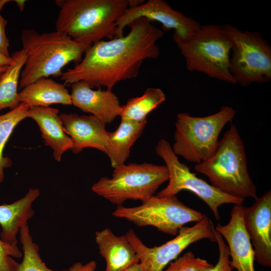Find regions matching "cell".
<instances>
[{
	"label": "cell",
	"instance_id": "obj_15",
	"mask_svg": "<svg viewBox=\"0 0 271 271\" xmlns=\"http://www.w3.org/2000/svg\"><path fill=\"white\" fill-rule=\"evenodd\" d=\"M64 129L72 140V151L78 154L85 148L96 149L105 154L108 146L109 131L105 124L93 115L61 113Z\"/></svg>",
	"mask_w": 271,
	"mask_h": 271
},
{
	"label": "cell",
	"instance_id": "obj_11",
	"mask_svg": "<svg viewBox=\"0 0 271 271\" xmlns=\"http://www.w3.org/2000/svg\"><path fill=\"white\" fill-rule=\"evenodd\" d=\"M215 230L211 220L206 216L192 226H183L174 238L160 246H146L131 229L125 234L145 271H163L191 244L202 239L216 242Z\"/></svg>",
	"mask_w": 271,
	"mask_h": 271
},
{
	"label": "cell",
	"instance_id": "obj_6",
	"mask_svg": "<svg viewBox=\"0 0 271 271\" xmlns=\"http://www.w3.org/2000/svg\"><path fill=\"white\" fill-rule=\"evenodd\" d=\"M235 113L236 110L228 106L203 117L192 116L187 112L178 113L172 147L174 153L196 164L207 160L216 151L220 132Z\"/></svg>",
	"mask_w": 271,
	"mask_h": 271
},
{
	"label": "cell",
	"instance_id": "obj_19",
	"mask_svg": "<svg viewBox=\"0 0 271 271\" xmlns=\"http://www.w3.org/2000/svg\"><path fill=\"white\" fill-rule=\"evenodd\" d=\"M18 100L29 107L72 104L70 94L64 85L49 78H41L22 88L18 92Z\"/></svg>",
	"mask_w": 271,
	"mask_h": 271
},
{
	"label": "cell",
	"instance_id": "obj_5",
	"mask_svg": "<svg viewBox=\"0 0 271 271\" xmlns=\"http://www.w3.org/2000/svg\"><path fill=\"white\" fill-rule=\"evenodd\" d=\"M172 38L184 58L189 71L236 84L229 71L232 42L223 26L201 25L186 38L174 33Z\"/></svg>",
	"mask_w": 271,
	"mask_h": 271
},
{
	"label": "cell",
	"instance_id": "obj_17",
	"mask_svg": "<svg viewBox=\"0 0 271 271\" xmlns=\"http://www.w3.org/2000/svg\"><path fill=\"white\" fill-rule=\"evenodd\" d=\"M95 241L106 262L105 271H125L139 262L137 251L125 234L117 236L106 228L95 232Z\"/></svg>",
	"mask_w": 271,
	"mask_h": 271
},
{
	"label": "cell",
	"instance_id": "obj_10",
	"mask_svg": "<svg viewBox=\"0 0 271 271\" xmlns=\"http://www.w3.org/2000/svg\"><path fill=\"white\" fill-rule=\"evenodd\" d=\"M155 150L157 154L164 161L169 174L167 186L159 192L157 196L171 197L177 196L183 190H189L209 207L215 219L218 221L220 219L218 212L219 206L227 203L242 204L244 199L224 194L198 178L186 165L179 161L171 145L165 140H160Z\"/></svg>",
	"mask_w": 271,
	"mask_h": 271
},
{
	"label": "cell",
	"instance_id": "obj_24",
	"mask_svg": "<svg viewBox=\"0 0 271 271\" xmlns=\"http://www.w3.org/2000/svg\"><path fill=\"white\" fill-rule=\"evenodd\" d=\"M22 244L23 260L19 263L17 271H66L57 270L47 266L41 258L38 245L33 241L28 225L22 227L19 232Z\"/></svg>",
	"mask_w": 271,
	"mask_h": 271
},
{
	"label": "cell",
	"instance_id": "obj_8",
	"mask_svg": "<svg viewBox=\"0 0 271 271\" xmlns=\"http://www.w3.org/2000/svg\"><path fill=\"white\" fill-rule=\"evenodd\" d=\"M223 27L232 42L229 71L236 83L246 87L271 79V47L256 31H242L229 24Z\"/></svg>",
	"mask_w": 271,
	"mask_h": 271
},
{
	"label": "cell",
	"instance_id": "obj_31",
	"mask_svg": "<svg viewBox=\"0 0 271 271\" xmlns=\"http://www.w3.org/2000/svg\"><path fill=\"white\" fill-rule=\"evenodd\" d=\"M125 271H145L141 264L139 263H135L128 268H127Z\"/></svg>",
	"mask_w": 271,
	"mask_h": 271
},
{
	"label": "cell",
	"instance_id": "obj_14",
	"mask_svg": "<svg viewBox=\"0 0 271 271\" xmlns=\"http://www.w3.org/2000/svg\"><path fill=\"white\" fill-rule=\"evenodd\" d=\"M243 207L241 204L235 205L229 222L224 225L218 224L215 229L228 243L233 268L237 271H255V253L244 225Z\"/></svg>",
	"mask_w": 271,
	"mask_h": 271
},
{
	"label": "cell",
	"instance_id": "obj_2",
	"mask_svg": "<svg viewBox=\"0 0 271 271\" xmlns=\"http://www.w3.org/2000/svg\"><path fill=\"white\" fill-rule=\"evenodd\" d=\"M60 10L56 31L89 47L116 38V22L129 6V0L56 1Z\"/></svg>",
	"mask_w": 271,
	"mask_h": 271
},
{
	"label": "cell",
	"instance_id": "obj_34",
	"mask_svg": "<svg viewBox=\"0 0 271 271\" xmlns=\"http://www.w3.org/2000/svg\"></svg>",
	"mask_w": 271,
	"mask_h": 271
},
{
	"label": "cell",
	"instance_id": "obj_27",
	"mask_svg": "<svg viewBox=\"0 0 271 271\" xmlns=\"http://www.w3.org/2000/svg\"><path fill=\"white\" fill-rule=\"evenodd\" d=\"M214 233L219 249L218 262L215 265H212L200 271H232L233 267L229 259L228 247L225 244L223 236L215 230Z\"/></svg>",
	"mask_w": 271,
	"mask_h": 271
},
{
	"label": "cell",
	"instance_id": "obj_29",
	"mask_svg": "<svg viewBox=\"0 0 271 271\" xmlns=\"http://www.w3.org/2000/svg\"><path fill=\"white\" fill-rule=\"evenodd\" d=\"M96 265V263L94 260L90 261L85 264H83L81 262H77L73 264L66 271H95Z\"/></svg>",
	"mask_w": 271,
	"mask_h": 271
},
{
	"label": "cell",
	"instance_id": "obj_1",
	"mask_svg": "<svg viewBox=\"0 0 271 271\" xmlns=\"http://www.w3.org/2000/svg\"><path fill=\"white\" fill-rule=\"evenodd\" d=\"M128 26L130 30L126 35L88 47L79 63L62 72L61 80L65 84L83 81L92 88L105 87L111 90L117 82L136 77L145 60L159 56L156 43L164 33L145 18Z\"/></svg>",
	"mask_w": 271,
	"mask_h": 271
},
{
	"label": "cell",
	"instance_id": "obj_3",
	"mask_svg": "<svg viewBox=\"0 0 271 271\" xmlns=\"http://www.w3.org/2000/svg\"><path fill=\"white\" fill-rule=\"evenodd\" d=\"M21 40L26 59L19 90L41 78L61 76L66 65L81 61L88 48L57 31L40 34L33 29H25Z\"/></svg>",
	"mask_w": 271,
	"mask_h": 271
},
{
	"label": "cell",
	"instance_id": "obj_4",
	"mask_svg": "<svg viewBox=\"0 0 271 271\" xmlns=\"http://www.w3.org/2000/svg\"><path fill=\"white\" fill-rule=\"evenodd\" d=\"M245 147L235 124L224 134L214 154L195 165V170L205 175L210 184L227 195L256 199L257 188L248 173Z\"/></svg>",
	"mask_w": 271,
	"mask_h": 271
},
{
	"label": "cell",
	"instance_id": "obj_21",
	"mask_svg": "<svg viewBox=\"0 0 271 271\" xmlns=\"http://www.w3.org/2000/svg\"><path fill=\"white\" fill-rule=\"evenodd\" d=\"M11 56L12 63L0 74V111L6 108L13 109L20 103L18 100L19 80L26 56L22 49Z\"/></svg>",
	"mask_w": 271,
	"mask_h": 271
},
{
	"label": "cell",
	"instance_id": "obj_32",
	"mask_svg": "<svg viewBox=\"0 0 271 271\" xmlns=\"http://www.w3.org/2000/svg\"><path fill=\"white\" fill-rule=\"evenodd\" d=\"M14 2L17 4L19 10L22 12L24 10L26 1L25 0H15Z\"/></svg>",
	"mask_w": 271,
	"mask_h": 271
},
{
	"label": "cell",
	"instance_id": "obj_23",
	"mask_svg": "<svg viewBox=\"0 0 271 271\" xmlns=\"http://www.w3.org/2000/svg\"><path fill=\"white\" fill-rule=\"evenodd\" d=\"M29 108L27 104L20 103L16 108L0 115V183L4 180V168L11 164L10 159L3 156L4 148L15 126L27 117Z\"/></svg>",
	"mask_w": 271,
	"mask_h": 271
},
{
	"label": "cell",
	"instance_id": "obj_28",
	"mask_svg": "<svg viewBox=\"0 0 271 271\" xmlns=\"http://www.w3.org/2000/svg\"><path fill=\"white\" fill-rule=\"evenodd\" d=\"M0 9V51L8 57H11L9 53V41L6 34V27L8 21L1 15Z\"/></svg>",
	"mask_w": 271,
	"mask_h": 271
},
{
	"label": "cell",
	"instance_id": "obj_9",
	"mask_svg": "<svg viewBox=\"0 0 271 271\" xmlns=\"http://www.w3.org/2000/svg\"><path fill=\"white\" fill-rule=\"evenodd\" d=\"M141 202L140 205L136 207L117 206L112 214L139 227L152 226L164 233L174 236L185 224L198 222L206 216L184 204L177 196L159 197L153 195Z\"/></svg>",
	"mask_w": 271,
	"mask_h": 271
},
{
	"label": "cell",
	"instance_id": "obj_13",
	"mask_svg": "<svg viewBox=\"0 0 271 271\" xmlns=\"http://www.w3.org/2000/svg\"><path fill=\"white\" fill-rule=\"evenodd\" d=\"M246 232L254 251L255 259L265 267H271V191L257 198L254 204L243 207Z\"/></svg>",
	"mask_w": 271,
	"mask_h": 271
},
{
	"label": "cell",
	"instance_id": "obj_18",
	"mask_svg": "<svg viewBox=\"0 0 271 271\" xmlns=\"http://www.w3.org/2000/svg\"><path fill=\"white\" fill-rule=\"evenodd\" d=\"M59 110L50 107H30L27 117L34 119L39 126L45 144L53 151L55 160L60 162L63 153L72 149L73 143L64 131Z\"/></svg>",
	"mask_w": 271,
	"mask_h": 271
},
{
	"label": "cell",
	"instance_id": "obj_12",
	"mask_svg": "<svg viewBox=\"0 0 271 271\" xmlns=\"http://www.w3.org/2000/svg\"><path fill=\"white\" fill-rule=\"evenodd\" d=\"M140 18L158 22L162 25L163 31L173 29L174 33L182 38L189 37L201 26L193 18L173 9L164 0H149L137 6L128 7L117 19L116 38L122 36L125 27Z\"/></svg>",
	"mask_w": 271,
	"mask_h": 271
},
{
	"label": "cell",
	"instance_id": "obj_30",
	"mask_svg": "<svg viewBox=\"0 0 271 271\" xmlns=\"http://www.w3.org/2000/svg\"><path fill=\"white\" fill-rule=\"evenodd\" d=\"M13 62V59L11 57H8L0 51V67L8 66Z\"/></svg>",
	"mask_w": 271,
	"mask_h": 271
},
{
	"label": "cell",
	"instance_id": "obj_22",
	"mask_svg": "<svg viewBox=\"0 0 271 271\" xmlns=\"http://www.w3.org/2000/svg\"><path fill=\"white\" fill-rule=\"evenodd\" d=\"M166 100L164 92L159 88H148L140 96L130 98L122 106L121 120L141 122L147 115Z\"/></svg>",
	"mask_w": 271,
	"mask_h": 271
},
{
	"label": "cell",
	"instance_id": "obj_26",
	"mask_svg": "<svg viewBox=\"0 0 271 271\" xmlns=\"http://www.w3.org/2000/svg\"><path fill=\"white\" fill-rule=\"evenodd\" d=\"M22 256L23 252L17 244L7 243L0 237V271H17L19 263L13 257L20 258Z\"/></svg>",
	"mask_w": 271,
	"mask_h": 271
},
{
	"label": "cell",
	"instance_id": "obj_16",
	"mask_svg": "<svg viewBox=\"0 0 271 271\" xmlns=\"http://www.w3.org/2000/svg\"><path fill=\"white\" fill-rule=\"evenodd\" d=\"M71 86L72 103L83 112L95 116L105 124L112 122L119 116L122 105L111 90H94L83 81Z\"/></svg>",
	"mask_w": 271,
	"mask_h": 271
},
{
	"label": "cell",
	"instance_id": "obj_25",
	"mask_svg": "<svg viewBox=\"0 0 271 271\" xmlns=\"http://www.w3.org/2000/svg\"><path fill=\"white\" fill-rule=\"evenodd\" d=\"M212 264L205 259L196 257L189 251L171 261L163 271H200Z\"/></svg>",
	"mask_w": 271,
	"mask_h": 271
},
{
	"label": "cell",
	"instance_id": "obj_33",
	"mask_svg": "<svg viewBox=\"0 0 271 271\" xmlns=\"http://www.w3.org/2000/svg\"><path fill=\"white\" fill-rule=\"evenodd\" d=\"M8 66H2L0 67V74L4 72L7 68Z\"/></svg>",
	"mask_w": 271,
	"mask_h": 271
},
{
	"label": "cell",
	"instance_id": "obj_20",
	"mask_svg": "<svg viewBox=\"0 0 271 271\" xmlns=\"http://www.w3.org/2000/svg\"><path fill=\"white\" fill-rule=\"evenodd\" d=\"M147 119L141 122L121 120L117 129L108 133V146L105 154L114 168L124 164L130 149L142 134Z\"/></svg>",
	"mask_w": 271,
	"mask_h": 271
},
{
	"label": "cell",
	"instance_id": "obj_7",
	"mask_svg": "<svg viewBox=\"0 0 271 271\" xmlns=\"http://www.w3.org/2000/svg\"><path fill=\"white\" fill-rule=\"evenodd\" d=\"M168 179L166 165L147 163L123 164L114 168L111 178H101L91 189L98 196L119 206L128 200L142 201L152 197Z\"/></svg>",
	"mask_w": 271,
	"mask_h": 271
}]
</instances>
